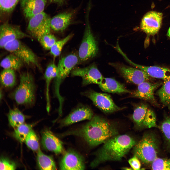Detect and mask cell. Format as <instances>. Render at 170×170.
Segmentation results:
<instances>
[{
	"label": "cell",
	"mask_w": 170,
	"mask_h": 170,
	"mask_svg": "<svg viewBox=\"0 0 170 170\" xmlns=\"http://www.w3.org/2000/svg\"><path fill=\"white\" fill-rule=\"evenodd\" d=\"M16 168L15 163L13 161L4 157H1L0 160V170H15Z\"/></svg>",
	"instance_id": "obj_35"
},
{
	"label": "cell",
	"mask_w": 170,
	"mask_h": 170,
	"mask_svg": "<svg viewBox=\"0 0 170 170\" xmlns=\"http://www.w3.org/2000/svg\"><path fill=\"white\" fill-rule=\"evenodd\" d=\"M50 1L51 3H56L59 5H61L64 3V0H50Z\"/></svg>",
	"instance_id": "obj_37"
},
{
	"label": "cell",
	"mask_w": 170,
	"mask_h": 170,
	"mask_svg": "<svg viewBox=\"0 0 170 170\" xmlns=\"http://www.w3.org/2000/svg\"><path fill=\"white\" fill-rule=\"evenodd\" d=\"M31 36L23 32L19 26L5 23L0 27V47L3 48L8 43L16 40H20Z\"/></svg>",
	"instance_id": "obj_12"
},
{
	"label": "cell",
	"mask_w": 170,
	"mask_h": 170,
	"mask_svg": "<svg viewBox=\"0 0 170 170\" xmlns=\"http://www.w3.org/2000/svg\"><path fill=\"white\" fill-rule=\"evenodd\" d=\"M167 35L170 38V26L168 30L167 33Z\"/></svg>",
	"instance_id": "obj_39"
},
{
	"label": "cell",
	"mask_w": 170,
	"mask_h": 170,
	"mask_svg": "<svg viewBox=\"0 0 170 170\" xmlns=\"http://www.w3.org/2000/svg\"><path fill=\"white\" fill-rule=\"evenodd\" d=\"M99 86L103 91L110 93L121 94L133 92L127 89L123 84L112 78H104Z\"/></svg>",
	"instance_id": "obj_22"
},
{
	"label": "cell",
	"mask_w": 170,
	"mask_h": 170,
	"mask_svg": "<svg viewBox=\"0 0 170 170\" xmlns=\"http://www.w3.org/2000/svg\"><path fill=\"white\" fill-rule=\"evenodd\" d=\"M71 73L72 76H79L82 78L83 86L93 84L99 85L104 78L94 64L84 68H76L72 70Z\"/></svg>",
	"instance_id": "obj_10"
},
{
	"label": "cell",
	"mask_w": 170,
	"mask_h": 170,
	"mask_svg": "<svg viewBox=\"0 0 170 170\" xmlns=\"http://www.w3.org/2000/svg\"><path fill=\"white\" fill-rule=\"evenodd\" d=\"M72 36V34H69L63 39L57 41L52 46L50 50L51 53L54 57L60 54L63 46Z\"/></svg>",
	"instance_id": "obj_31"
},
{
	"label": "cell",
	"mask_w": 170,
	"mask_h": 170,
	"mask_svg": "<svg viewBox=\"0 0 170 170\" xmlns=\"http://www.w3.org/2000/svg\"><path fill=\"white\" fill-rule=\"evenodd\" d=\"M83 39L80 46L78 57L80 60L85 62L96 56L98 48L97 42L91 31L87 15Z\"/></svg>",
	"instance_id": "obj_7"
},
{
	"label": "cell",
	"mask_w": 170,
	"mask_h": 170,
	"mask_svg": "<svg viewBox=\"0 0 170 170\" xmlns=\"http://www.w3.org/2000/svg\"><path fill=\"white\" fill-rule=\"evenodd\" d=\"M4 48L20 59L24 64L34 66L41 70L37 57L34 53L20 40H16L7 43Z\"/></svg>",
	"instance_id": "obj_6"
},
{
	"label": "cell",
	"mask_w": 170,
	"mask_h": 170,
	"mask_svg": "<svg viewBox=\"0 0 170 170\" xmlns=\"http://www.w3.org/2000/svg\"><path fill=\"white\" fill-rule=\"evenodd\" d=\"M41 45L45 49L50 50L57 41L56 37L51 32L44 33L36 37Z\"/></svg>",
	"instance_id": "obj_29"
},
{
	"label": "cell",
	"mask_w": 170,
	"mask_h": 170,
	"mask_svg": "<svg viewBox=\"0 0 170 170\" xmlns=\"http://www.w3.org/2000/svg\"><path fill=\"white\" fill-rule=\"evenodd\" d=\"M51 19L44 12L37 14L29 20L27 30L35 37L41 34L51 31Z\"/></svg>",
	"instance_id": "obj_14"
},
{
	"label": "cell",
	"mask_w": 170,
	"mask_h": 170,
	"mask_svg": "<svg viewBox=\"0 0 170 170\" xmlns=\"http://www.w3.org/2000/svg\"><path fill=\"white\" fill-rule=\"evenodd\" d=\"M157 93L162 103L170 108V79L164 81Z\"/></svg>",
	"instance_id": "obj_27"
},
{
	"label": "cell",
	"mask_w": 170,
	"mask_h": 170,
	"mask_svg": "<svg viewBox=\"0 0 170 170\" xmlns=\"http://www.w3.org/2000/svg\"><path fill=\"white\" fill-rule=\"evenodd\" d=\"M0 80L3 86L11 88L16 84V77L14 70L11 69H4L0 74Z\"/></svg>",
	"instance_id": "obj_26"
},
{
	"label": "cell",
	"mask_w": 170,
	"mask_h": 170,
	"mask_svg": "<svg viewBox=\"0 0 170 170\" xmlns=\"http://www.w3.org/2000/svg\"><path fill=\"white\" fill-rule=\"evenodd\" d=\"M132 118L139 126L151 128L157 126L154 113L145 104H141L137 106L134 109Z\"/></svg>",
	"instance_id": "obj_9"
},
{
	"label": "cell",
	"mask_w": 170,
	"mask_h": 170,
	"mask_svg": "<svg viewBox=\"0 0 170 170\" xmlns=\"http://www.w3.org/2000/svg\"><path fill=\"white\" fill-rule=\"evenodd\" d=\"M37 161L39 169L41 170H56L57 167L53 159L41 151L40 148L37 151Z\"/></svg>",
	"instance_id": "obj_23"
},
{
	"label": "cell",
	"mask_w": 170,
	"mask_h": 170,
	"mask_svg": "<svg viewBox=\"0 0 170 170\" xmlns=\"http://www.w3.org/2000/svg\"><path fill=\"white\" fill-rule=\"evenodd\" d=\"M122 55L131 64L145 72L150 77L160 79L164 81L170 79V69L165 67L156 66H146L135 64L123 53Z\"/></svg>",
	"instance_id": "obj_20"
},
{
	"label": "cell",
	"mask_w": 170,
	"mask_h": 170,
	"mask_svg": "<svg viewBox=\"0 0 170 170\" xmlns=\"http://www.w3.org/2000/svg\"><path fill=\"white\" fill-rule=\"evenodd\" d=\"M25 142L28 147L33 151H37L40 148L38 137L32 129L28 133Z\"/></svg>",
	"instance_id": "obj_32"
},
{
	"label": "cell",
	"mask_w": 170,
	"mask_h": 170,
	"mask_svg": "<svg viewBox=\"0 0 170 170\" xmlns=\"http://www.w3.org/2000/svg\"><path fill=\"white\" fill-rule=\"evenodd\" d=\"M110 64L115 68L127 81L135 84L138 85L150 79V77L140 69L119 63H111Z\"/></svg>",
	"instance_id": "obj_11"
},
{
	"label": "cell",
	"mask_w": 170,
	"mask_h": 170,
	"mask_svg": "<svg viewBox=\"0 0 170 170\" xmlns=\"http://www.w3.org/2000/svg\"><path fill=\"white\" fill-rule=\"evenodd\" d=\"M117 128L112 123L100 116H94L89 122L79 128L59 134L60 137L74 136L83 139L90 146L103 144L118 135Z\"/></svg>",
	"instance_id": "obj_1"
},
{
	"label": "cell",
	"mask_w": 170,
	"mask_h": 170,
	"mask_svg": "<svg viewBox=\"0 0 170 170\" xmlns=\"http://www.w3.org/2000/svg\"><path fill=\"white\" fill-rule=\"evenodd\" d=\"M162 18V14L161 13L153 11L148 12L142 19L141 29L148 34L155 35L161 27Z\"/></svg>",
	"instance_id": "obj_15"
},
{
	"label": "cell",
	"mask_w": 170,
	"mask_h": 170,
	"mask_svg": "<svg viewBox=\"0 0 170 170\" xmlns=\"http://www.w3.org/2000/svg\"><path fill=\"white\" fill-rule=\"evenodd\" d=\"M93 111L89 108L85 106L79 107L61 120L60 126L65 127L83 120H90L93 117Z\"/></svg>",
	"instance_id": "obj_16"
},
{
	"label": "cell",
	"mask_w": 170,
	"mask_h": 170,
	"mask_svg": "<svg viewBox=\"0 0 170 170\" xmlns=\"http://www.w3.org/2000/svg\"><path fill=\"white\" fill-rule=\"evenodd\" d=\"M21 0H0V10L2 14H9Z\"/></svg>",
	"instance_id": "obj_30"
},
{
	"label": "cell",
	"mask_w": 170,
	"mask_h": 170,
	"mask_svg": "<svg viewBox=\"0 0 170 170\" xmlns=\"http://www.w3.org/2000/svg\"><path fill=\"white\" fill-rule=\"evenodd\" d=\"M47 0H21V6L25 17L28 20L43 12Z\"/></svg>",
	"instance_id": "obj_19"
},
{
	"label": "cell",
	"mask_w": 170,
	"mask_h": 170,
	"mask_svg": "<svg viewBox=\"0 0 170 170\" xmlns=\"http://www.w3.org/2000/svg\"><path fill=\"white\" fill-rule=\"evenodd\" d=\"M151 164V168L153 170H170V158L157 157Z\"/></svg>",
	"instance_id": "obj_33"
},
{
	"label": "cell",
	"mask_w": 170,
	"mask_h": 170,
	"mask_svg": "<svg viewBox=\"0 0 170 170\" xmlns=\"http://www.w3.org/2000/svg\"><path fill=\"white\" fill-rule=\"evenodd\" d=\"M10 125L14 128L24 123L26 117L18 109H10L7 115Z\"/></svg>",
	"instance_id": "obj_25"
},
{
	"label": "cell",
	"mask_w": 170,
	"mask_h": 170,
	"mask_svg": "<svg viewBox=\"0 0 170 170\" xmlns=\"http://www.w3.org/2000/svg\"><path fill=\"white\" fill-rule=\"evenodd\" d=\"M80 60L78 57L74 54H71L62 58L59 61L57 67L58 73L54 83L55 95L60 102L64 100L60 92V86Z\"/></svg>",
	"instance_id": "obj_5"
},
{
	"label": "cell",
	"mask_w": 170,
	"mask_h": 170,
	"mask_svg": "<svg viewBox=\"0 0 170 170\" xmlns=\"http://www.w3.org/2000/svg\"><path fill=\"white\" fill-rule=\"evenodd\" d=\"M33 125L24 123L14 128V137L21 143L24 142L28 133L32 129Z\"/></svg>",
	"instance_id": "obj_28"
},
{
	"label": "cell",
	"mask_w": 170,
	"mask_h": 170,
	"mask_svg": "<svg viewBox=\"0 0 170 170\" xmlns=\"http://www.w3.org/2000/svg\"><path fill=\"white\" fill-rule=\"evenodd\" d=\"M59 163L61 170H83L85 168L83 157L75 150L65 151Z\"/></svg>",
	"instance_id": "obj_13"
},
{
	"label": "cell",
	"mask_w": 170,
	"mask_h": 170,
	"mask_svg": "<svg viewBox=\"0 0 170 170\" xmlns=\"http://www.w3.org/2000/svg\"><path fill=\"white\" fill-rule=\"evenodd\" d=\"M128 162L131 168L135 170H140L141 164L138 157L135 155L128 161Z\"/></svg>",
	"instance_id": "obj_36"
},
{
	"label": "cell",
	"mask_w": 170,
	"mask_h": 170,
	"mask_svg": "<svg viewBox=\"0 0 170 170\" xmlns=\"http://www.w3.org/2000/svg\"><path fill=\"white\" fill-rule=\"evenodd\" d=\"M158 144L157 139L153 133L144 134L134 146V155L143 163H152L157 157Z\"/></svg>",
	"instance_id": "obj_4"
},
{
	"label": "cell",
	"mask_w": 170,
	"mask_h": 170,
	"mask_svg": "<svg viewBox=\"0 0 170 170\" xmlns=\"http://www.w3.org/2000/svg\"><path fill=\"white\" fill-rule=\"evenodd\" d=\"M160 128L170 149V117L166 118L163 122Z\"/></svg>",
	"instance_id": "obj_34"
},
{
	"label": "cell",
	"mask_w": 170,
	"mask_h": 170,
	"mask_svg": "<svg viewBox=\"0 0 170 170\" xmlns=\"http://www.w3.org/2000/svg\"><path fill=\"white\" fill-rule=\"evenodd\" d=\"M123 169L124 170H132L133 169L132 168H128L127 167L123 168Z\"/></svg>",
	"instance_id": "obj_38"
},
{
	"label": "cell",
	"mask_w": 170,
	"mask_h": 170,
	"mask_svg": "<svg viewBox=\"0 0 170 170\" xmlns=\"http://www.w3.org/2000/svg\"><path fill=\"white\" fill-rule=\"evenodd\" d=\"M160 84L159 83H152L148 81L143 82L138 85L136 90L132 93V96L157 105L154 92Z\"/></svg>",
	"instance_id": "obj_18"
},
{
	"label": "cell",
	"mask_w": 170,
	"mask_h": 170,
	"mask_svg": "<svg viewBox=\"0 0 170 170\" xmlns=\"http://www.w3.org/2000/svg\"><path fill=\"white\" fill-rule=\"evenodd\" d=\"M41 143L45 149L56 154L65 152L63 142L49 130L46 129L42 132Z\"/></svg>",
	"instance_id": "obj_17"
},
{
	"label": "cell",
	"mask_w": 170,
	"mask_h": 170,
	"mask_svg": "<svg viewBox=\"0 0 170 170\" xmlns=\"http://www.w3.org/2000/svg\"><path fill=\"white\" fill-rule=\"evenodd\" d=\"M24 64L18 58L11 53L1 60L0 65L4 69H11L15 70L20 68Z\"/></svg>",
	"instance_id": "obj_24"
},
{
	"label": "cell",
	"mask_w": 170,
	"mask_h": 170,
	"mask_svg": "<svg viewBox=\"0 0 170 170\" xmlns=\"http://www.w3.org/2000/svg\"><path fill=\"white\" fill-rule=\"evenodd\" d=\"M71 12H65L59 14L51 19V29L55 31H62L71 24L73 14Z\"/></svg>",
	"instance_id": "obj_21"
},
{
	"label": "cell",
	"mask_w": 170,
	"mask_h": 170,
	"mask_svg": "<svg viewBox=\"0 0 170 170\" xmlns=\"http://www.w3.org/2000/svg\"><path fill=\"white\" fill-rule=\"evenodd\" d=\"M103 144L102 146L94 153L95 158L90 165L92 168L107 161L121 160L135 146L136 142L128 135H117Z\"/></svg>",
	"instance_id": "obj_2"
},
{
	"label": "cell",
	"mask_w": 170,
	"mask_h": 170,
	"mask_svg": "<svg viewBox=\"0 0 170 170\" xmlns=\"http://www.w3.org/2000/svg\"><path fill=\"white\" fill-rule=\"evenodd\" d=\"M36 86L30 73L25 72L20 75L19 84L12 94L16 102L20 105H30L35 101Z\"/></svg>",
	"instance_id": "obj_3"
},
{
	"label": "cell",
	"mask_w": 170,
	"mask_h": 170,
	"mask_svg": "<svg viewBox=\"0 0 170 170\" xmlns=\"http://www.w3.org/2000/svg\"><path fill=\"white\" fill-rule=\"evenodd\" d=\"M84 95L90 99L94 104L105 113H110L119 110L123 108L119 107L114 102L109 94L88 91Z\"/></svg>",
	"instance_id": "obj_8"
}]
</instances>
